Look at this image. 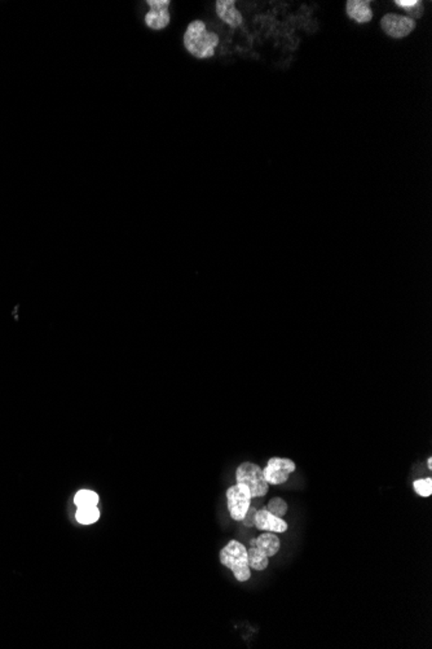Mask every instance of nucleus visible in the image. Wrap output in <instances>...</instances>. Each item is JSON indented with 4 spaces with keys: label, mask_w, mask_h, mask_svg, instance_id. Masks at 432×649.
<instances>
[{
    "label": "nucleus",
    "mask_w": 432,
    "mask_h": 649,
    "mask_svg": "<svg viewBox=\"0 0 432 649\" xmlns=\"http://www.w3.org/2000/svg\"><path fill=\"white\" fill-rule=\"evenodd\" d=\"M99 503V495L91 490H81L74 496V505L78 508L95 507Z\"/></svg>",
    "instance_id": "obj_14"
},
{
    "label": "nucleus",
    "mask_w": 432,
    "mask_h": 649,
    "mask_svg": "<svg viewBox=\"0 0 432 649\" xmlns=\"http://www.w3.org/2000/svg\"><path fill=\"white\" fill-rule=\"evenodd\" d=\"M146 4L151 7L145 15V25L152 30H163L170 24V1L169 0H148Z\"/></svg>",
    "instance_id": "obj_7"
},
{
    "label": "nucleus",
    "mask_w": 432,
    "mask_h": 649,
    "mask_svg": "<svg viewBox=\"0 0 432 649\" xmlns=\"http://www.w3.org/2000/svg\"><path fill=\"white\" fill-rule=\"evenodd\" d=\"M415 491L418 495L430 496L432 494V479L431 478H421L413 482Z\"/></svg>",
    "instance_id": "obj_16"
},
{
    "label": "nucleus",
    "mask_w": 432,
    "mask_h": 649,
    "mask_svg": "<svg viewBox=\"0 0 432 649\" xmlns=\"http://www.w3.org/2000/svg\"><path fill=\"white\" fill-rule=\"evenodd\" d=\"M220 562L233 572L234 577L240 582H246L252 577L247 562V550L242 543L231 541L220 551Z\"/></svg>",
    "instance_id": "obj_2"
},
{
    "label": "nucleus",
    "mask_w": 432,
    "mask_h": 649,
    "mask_svg": "<svg viewBox=\"0 0 432 649\" xmlns=\"http://www.w3.org/2000/svg\"><path fill=\"white\" fill-rule=\"evenodd\" d=\"M427 467H429V468H430V469L432 468V459H431V458H429V459H427Z\"/></svg>",
    "instance_id": "obj_19"
},
{
    "label": "nucleus",
    "mask_w": 432,
    "mask_h": 649,
    "mask_svg": "<svg viewBox=\"0 0 432 649\" xmlns=\"http://www.w3.org/2000/svg\"><path fill=\"white\" fill-rule=\"evenodd\" d=\"M395 4L397 7L404 9V10H409V9L415 8L418 4H419V0H395Z\"/></svg>",
    "instance_id": "obj_18"
},
{
    "label": "nucleus",
    "mask_w": 432,
    "mask_h": 649,
    "mask_svg": "<svg viewBox=\"0 0 432 649\" xmlns=\"http://www.w3.org/2000/svg\"><path fill=\"white\" fill-rule=\"evenodd\" d=\"M380 27L387 36L395 38V39H400V38L409 36L412 31H415V21L403 15L388 13L380 20Z\"/></svg>",
    "instance_id": "obj_6"
},
{
    "label": "nucleus",
    "mask_w": 432,
    "mask_h": 649,
    "mask_svg": "<svg viewBox=\"0 0 432 649\" xmlns=\"http://www.w3.org/2000/svg\"><path fill=\"white\" fill-rule=\"evenodd\" d=\"M255 514H256V509L255 508H249V511L245 514V517L242 519V523L246 528H252L255 526Z\"/></svg>",
    "instance_id": "obj_17"
},
{
    "label": "nucleus",
    "mask_w": 432,
    "mask_h": 649,
    "mask_svg": "<svg viewBox=\"0 0 432 649\" xmlns=\"http://www.w3.org/2000/svg\"><path fill=\"white\" fill-rule=\"evenodd\" d=\"M255 547H258L259 550L268 558H272L275 556L277 552H279V549H281V542H279V538L277 535L272 534V532H264L261 534L259 538H256V544Z\"/></svg>",
    "instance_id": "obj_11"
},
{
    "label": "nucleus",
    "mask_w": 432,
    "mask_h": 649,
    "mask_svg": "<svg viewBox=\"0 0 432 649\" xmlns=\"http://www.w3.org/2000/svg\"><path fill=\"white\" fill-rule=\"evenodd\" d=\"M99 517L100 511L96 505L95 507L78 508V511L75 514L77 521L82 523V525H91V523H96L99 520Z\"/></svg>",
    "instance_id": "obj_13"
},
{
    "label": "nucleus",
    "mask_w": 432,
    "mask_h": 649,
    "mask_svg": "<svg viewBox=\"0 0 432 649\" xmlns=\"http://www.w3.org/2000/svg\"><path fill=\"white\" fill-rule=\"evenodd\" d=\"M237 484H243L249 488L252 498H261L267 494L270 484L265 481L263 469L254 463H242L236 470Z\"/></svg>",
    "instance_id": "obj_3"
},
{
    "label": "nucleus",
    "mask_w": 432,
    "mask_h": 649,
    "mask_svg": "<svg viewBox=\"0 0 432 649\" xmlns=\"http://www.w3.org/2000/svg\"><path fill=\"white\" fill-rule=\"evenodd\" d=\"M217 45L219 36L215 33L208 31L203 21L196 20L187 27L184 34V45L192 56L197 59L213 57Z\"/></svg>",
    "instance_id": "obj_1"
},
{
    "label": "nucleus",
    "mask_w": 432,
    "mask_h": 649,
    "mask_svg": "<svg viewBox=\"0 0 432 649\" xmlns=\"http://www.w3.org/2000/svg\"><path fill=\"white\" fill-rule=\"evenodd\" d=\"M247 562L250 568L261 572L268 567V556H265L258 547H252L247 551Z\"/></svg>",
    "instance_id": "obj_12"
},
{
    "label": "nucleus",
    "mask_w": 432,
    "mask_h": 649,
    "mask_svg": "<svg viewBox=\"0 0 432 649\" xmlns=\"http://www.w3.org/2000/svg\"><path fill=\"white\" fill-rule=\"evenodd\" d=\"M250 502H252V494L249 488L243 484H237L228 488L226 505H228L231 517L236 521H242L245 514L250 508Z\"/></svg>",
    "instance_id": "obj_4"
},
{
    "label": "nucleus",
    "mask_w": 432,
    "mask_h": 649,
    "mask_svg": "<svg viewBox=\"0 0 432 649\" xmlns=\"http://www.w3.org/2000/svg\"><path fill=\"white\" fill-rule=\"evenodd\" d=\"M250 544H252V547H255V544H256V539H252V541H250Z\"/></svg>",
    "instance_id": "obj_20"
},
{
    "label": "nucleus",
    "mask_w": 432,
    "mask_h": 649,
    "mask_svg": "<svg viewBox=\"0 0 432 649\" xmlns=\"http://www.w3.org/2000/svg\"><path fill=\"white\" fill-rule=\"evenodd\" d=\"M346 9L348 17L359 24H367L373 20L370 0H350L347 1Z\"/></svg>",
    "instance_id": "obj_10"
},
{
    "label": "nucleus",
    "mask_w": 432,
    "mask_h": 649,
    "mask_svg": "<svg viewBox=\"0 0 432 649\" xmlns=\"http://www.w3.org/2000/svg\"><path fill=\"white\" fill-rule=\"evenodd\" d=\"M294 470L295 463L293 460L272 458L268 460L267 467L263 469V475L270 485H282L288 481Z\"/></svg>",
    "instance_id": "obj_5"
},
{
    "label": "nucleus",
    "mask_w": 432,
    "mask_h": 649,
    "mask_svg": "<svg viewBox=\"0 0 432 649\" xmlns=\"http://www.w3.org/2000/svg\"><path fill=\"white\" fill-rule=\"evenodd\" d=\"M267 511L273 516L282 519L288 512V503L281 498H273L267 505Z\"/></svg>",
    "instance_id": "obj_15"
},
{
    "label": "nucleus",
    "mask_w": 432,
    "mask_h": 649,
    "mask_svg": "<svg viewBox=\"0 0 432 649\" xmlns=\"http://www.w3.org/2000/svg\"><path fill=\"white\" fill-rule=\"evenodd\" d=\"M255 526L264 532H285L288 530V523L282 519L276 517L267 511V508L256 511L255 514Z\"/></svg>",
    "instance_id": "obj_9"
},
{
    "label": "nucleus",
    "mask_w": 432,
    "mask_h": 649,
    "mask_svg": "<svg viewBox=\"0 0 432 649\" xmlns=\"http://www.w3.org/2000/svg\"><path fill=\"white\" fill-rule=\"evenodd\" d=\"M215 8L217 16L226 25L231 27H238L242 25V15L238 9L236 8L234 0H217Z\"/></svg>",
    "instance_id": "obj_8"
}]
</instances>
